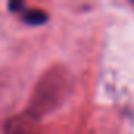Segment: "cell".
Wrapping results in <instances>:
<instances>
[{
	"mask_svg": "<svg viewBox=\"0 0 134 134\" xmlns=\"http://www.w3.org/2000/svg\"><path fill=\"white\" fill-rule=\"evenodd\" d=\"M65 92H66V84L63 74L57 71L55 74L44 76L35 90V95L32 98V109L29 110V114L38 118L46 110L57 107L58 101L63 99Z\"/></svg>",
	"mask_w": 134,
	"mask_h": 134,
	"instance_id": "cell-1",
	"label": "cell"
},
{
	"mask_svg": "<svg viewBox=\"0 0 134 134\" xmlns=\"http://www.w3.org/2000/svg\"><path fill=\"white\" fill-rule=\"evenodd\" d=\"M5 134H41L36 118L25 112L11 117L5 125Z\"/></svg>",
	"mask_w": 134,
	"mask_h": 134,
	"instance_id": "cell-2",
	"label": "cell"
},
{
	"mask_svg": "<svg viewBox=\"0 0 134 134\" xmlns=\"http://www.w3.org/2000/svg\"><path fill=\"white\" fill-rule=\"evenodd\" d=\"M22 19L30 25H40L47 21V14L43 10H29V11H24Z\"/></svg>",
	"mask_w": 134,
	"mask_h": 134,
	"instance_id": "cell-3",
	"label": "cell"
},
{
	"mask_svg": "<svg viewBox=\"0 0 134 134\" xmlns=\"http://www.w3.org/2000/svg\"><path fill=\"white\" fill-rule=\"evenodd\" d=\"M22 8H24V3H21V2H13V3H10V10H11V11L22 10Z\"/></svg>",
	"mask_w": 134,
	"mask_h": 134,
	"instance_id": "cell-4",
	"label": "cell"
}]
</instances>
